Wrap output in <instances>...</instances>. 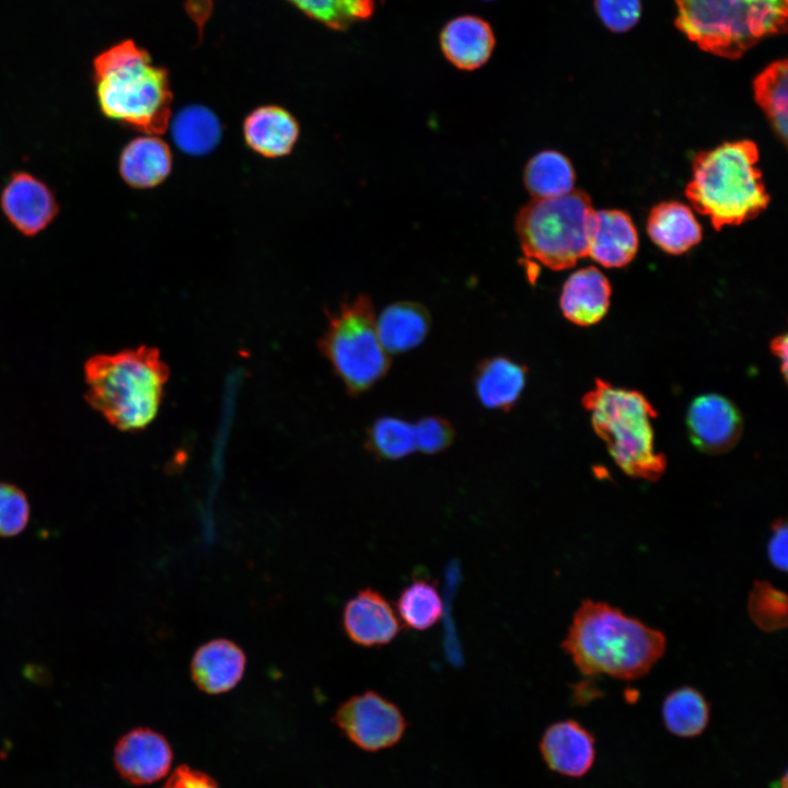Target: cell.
I'll use <instances>...</instances> for the list:
<instances>
[{"label": "cell", "instance_id": "cell-30", "mask_svg": "<svg viewBox=\"0 0 788 788\" xmlns=\"http://www.w3.org/2000/svg\"><path fill=\"white\" fill-rule=\"evenodd\" d=\"M367 447L382 459L404 457L417 450L414 425L396 417L380 418L368 430Z\"/></svg>", "mask_w": 788, "mask_h": 788}, {"label": "cell", "instance_id": "cell-33", "mask_svg": "<svg viewBox=\"0 0 788 788\" xmlns=\"http://www.w3.org/2000/svg\"><path fill=\"white\" fill-rule=\"evenodd\" d=\"M594 5L603 24L615 33L634 27L641 14L640 0H594Z\"/></svg>", "mask_w": 788, "mask_h": 788}, {"label": "cell", "instance_id": "cell-13", "mask_svg": "<svg viewBox=\"0 0 788 788\" xmlns=\"http://www.w3.org/2000/svg\"><path fill=\"white\" fill-rule=\"evenodd\" d=\"M115 766L134 784H150L166 775L172 751L159 733L138 728L125 734L115 748Z\"/></svg>", "mask_w": 788, "mask_h": 788}, {"label": "cell", "instance_id": "cell-21", "mask_svg": "<svg viewBox=\"0 0 788 788\" xmlns=\"http://www.w3.org/2000/svg\"><path fill=\"white\" fill-rule=\"evenodd\" d=\"M475 391L480 403L491 409H510L526 382V368L506 357L484 360L475 374Z\"/></svg>", "mask_w": 788, "mask_h": 788}, {"label": "cell", "instance_id": "cell-9", "mask_svg": "<svg viewBox=\"0 0 788 788\" xmlns=\"http://www.w3.org/2000/svg\"><path fill=\"white\" fill-rule=\"evenodd\" d=\"M334 721L355 744L371 752L394 745L406 728L399 708L373 691L343 703Z\"/></svg>", "mask_w": 788, "mask_h": 788}, {"label": "cell", "instance_id": "cell-8", "mask_svg": "<svg viewBox=\"0 0 788 788\" xmlns=\"http://www.w3.org/2000/svg\"><path fill=\"white\" fill-rule=\"evenodd\" d=\"M320 348L350 394L369 390L390 368L367 296L360 294L328 314Z\"/></svg>", "mask_w": 788, "mask_h": 788}, {"label": "cell", "instance_id": "cell-1", "mask_svg": "<svg viewBox=\"0 0 788 788\" xmlns=\"http://www.w3.org/2000/svg\"><path fill=\"white\" fill-rule=\"evenodd\" d=\"M584 675L635 680L663 656L664 635L605 602L584 600L561 644Z\"/></svg>", "mask_w": 788, "mask_h": 788}, {"label": "cell", "instance_id": "cell-22", "mask_svg": "<svg viewBox=\"0 0 788 788\" xmlns=\"http://www.w3.org/2000/svg\"><path fill=\"white\" fill-rule=\"evenodd\" d=\"M430 327L428 311L415 302H396L385 308L376 320L380 341L385 351L405 352L417 347Z\"/></svg>", "mask_w": 788, "mask_h": 788}, {"label": "cell", "instance_id": "cell-10", "mask_svg": "<svg viewBox=\"0 0 788 788\" xmlns=\"http://www.w3.org/2000/svg\"><path fill=\"white\" fill-rule=\"evenodd\" d=\"M0 206L10 223L26 236L45 230L59 212L53 190L25 171L11 174L2 188Z\"/></svg>", "mask_w": 788, "mask_h": 788}, {"label": "cell", "instance_id": "cell-28", "mask_svg": "<svg viewBox=\"0 0 788 788\" xmlns=\"http://www.w3.org/2000/svg\"><path fill=\"white\" fill-rule=\"evenodd\" d=\"M396 610L408 628L426 630L440 619L443 604L434 583L416 579L401 591Z\"/></svg>", "mask_w": 788, "mask_h": 788}, {"label": "cell", "instance_id": "cell-5", "mask_svg": "<svg viewBox=\"0 0 788 788\" xmlns=\"http://www.w3.org/2000/svg\"><path fill=\"white\" fill-rule=\"evenodd\" d=\"M676 27L714 55L738 59L786 32L788 0H675Z\"/></svg>", "mask_w": 788, "mask_h": 788}, {"label": "cell", "instance_id": "cell-4", "mask_svg": "<svg viewBox=\"0 0 788 788\" xmlns=\"http://www.w3.org/2000/svg\"><path fill=\"white\" fill-rule=\"evenodd\" d=\"M757 161V146L750 140L725 142L695 157L685 195L716 230L741 224L766 209L769 195Z\"/></svg>", "mask_w": 788, "mask_h": 788}, {"label": "cell", "instance_id": "cell-26", "mask_svg": "<svg viewBox=\"0 0 788 788\" xmlns=\"http://www.w3.org/2000/svg\"><path fill=\"white\" fill-rule=\"evenodd\" d=\"M662 718L665 728L674 735L696 737L708 725L709 705L699 691L691 686H682L664 698Z\"/></svg>", "mask_w": 788, "mask_h": 788}, {"label": "cell", "instance_id": "cell-11", "mask_svg": "<svg viewBox=\"0 0 788 788\" xmlns=\"http://www.w3.org/2000/svg\"><path fill=\"white\" fill-rule=\"evenodd\" d=\"M686 426L693 444L710 454L730 450L743 430L738 408L719 394L697 396L688 407Z\"/></svg>", "mask_w": 788, "mask_h": 788}, {"label": "cell", "instance_id": "cell-38", "mask_svg": "<svg viewBox=\"0 0 788 788\" xmlns=\"http://www.w3.org/2000/svg\"><path fill=\"white\" fill-rule=\"evenodd\" d=\"M483 1H493V0H483Z\"/></svg>", "mask_w": 788, "mask_h": 788}, {"label": "cell", "instance_id": "cell-19", "mask_svg": "<svg viewBox=\"0 0 788 788\" xmlns=\"http://www.w3.org/2000/svg\"><path fill=\"white\" fill-rule=\"evenodd\" d=\"M611 286L607 278L595 267H587L571 274L560 296L564 316L581 326L598 323L607 312Z\"/></svg>", "mask_w": 788, "mask_h": 788}, {"label": "cell", "instance_id": "cell-20", "mask_svg": "<svg viewBox=\"0 0 788 788\" xmlns=\"http://www.w3.org/2000/svg\"><path fill=\"white\" fill-rule=\"evenodd\" d=\"M118 170L129 186L138 189L152 188L171 173L172 152L169 144L158 136H140L121 150Z\"/></svg>", "mask_w": 788, "mask_h": 788}, {"label": "cell", "instance_id": "cell-7", "mask_svg": "<svg viewBox=\"0 0 788 788\" xmlns=\"http://www.w3.org/2000/svg\"><path fill=\"white\" fill-rule=\"evenodd\" d=\"M593 211L590 197L578 189L555 198L533 199L515 219L523 253L554 270L572 267L588 256Z\"/></svg>", "mask_w": 788, "mask_h": 788}, {"label": "cell", "instance_id": "cell-2", "mask_svg": "<svg viewBox=\"0 0 788 788\" xmlns=\"http://www.w3.org/2000/svg\"><path fill=\"white\" fill-rule=\"evenodd\" d=\"M95 93L101 112L146 135L166 131L172 117L173 94L169 72L132 39L120 40L92 61Z\"/></svg>", "mask_w": 788, "mask_h": 788}, {"label": "cell", "instance_id": "cell-34", "mask_svg": "<svg viewBox=\"0 0 788 788\" xmlns=\"http://www.w3.org/2000/svg\"><path fill=\"white\" fill-rule=\"evenodd\" d=\"M414 430L416 449L428 454L444 450L454 438L451 424L440 417L422 418L414 425Z\"/></svg>", "mask_w": 788, "mask_h": 788}, {"label": "cell", "instance_id": "cell-25", "mask_svg": "<svg viewBox=\"0 0 788 788\" xmlns=\"http://www.w3.org/2000/svg\"><path fill=\"white\" fill-rule=\"evenodd\" d=\"M172 136L176 146L192 155H202L217 147L221 126L208 108L192 105L181 109L172 123Z\"/></svg>", "mask_w": 788, "mask_h": 788}, {"label": "cell", "instance_id": "cell-18", "mask_svg": "<svg viewBox=\"0 0 788 788\" xmlns=\"http://www.w3.org/2000/svg\"><path fill=\"white\" fill-rule=\"evenodd\" d=\"M247 146L265 158L288 155L300 135L299 123L286 108L265 105L251 112L243 124Z\"/></svg>", "mask_w": 788, "mask_h": 788}, {"label": "cell", "instance_id": "cell-14", "mask_svg": "<svg viewBox=\"0 0 788 788\" xmlns=\"http://www.w3.org/2000/svg\"><path fill=\"white\" fill-rule=\"evenodd\" d=\"M439 44L449 62L461 70H475L490 58L496 37L483 18L464 14L448 21L440 31Z\"/></svg>", "mask_w": 788, "mask_h": 788}, {"label": "cell", "instance_id": "cell-31", "mask_svg": "<svg viewBox=\"0 0 788 788\" xmlns=\"http://www.w3.org/2000/svg\"><path fill=\"white\" fill-rule=\"evenodd\" d=\"M748 613L763 631L784 629L788 622L787 595L766 580H755L748 598Z\"/></svg>", "mask_w": 788, "mask_h": 788}, {"label": "cell", "instance_id": "cell-32", "mask_svg": "<svg viewBox=\"0 0 788 788\" xmlns=\"http://www.w3.org/2000/svg\"><path fill=\"white\" fill-rule=\"evenodd\" d=\"M30 519V503L19 487L0 483V537L19 535Z\"/></svg>", "mask_w": 788, "mask_h": 788}, {"label": "cell", "instance_id": "cell-12", "mask_svg": "<svg viewBox=\"0 0 788 788\" xmlns=\"http://www.w3.org/2000/svg\"><path fill=\"white\" fill-rule=\"evenodd\" d=\"M343 627L351 641L367 648L391 642L401 629L392 605L370 588L360 590L346 603Z\"/></svg>", "mask_w": 788, "mask_h": 788}, {"label": "cell", "instance_id": "cell-3", "mask_svg": "<svg viewBox=\"0 0 788 788\" xmlns=\"http://www.w3.org/2000/svg\"><path fill=\"white\" fill-rule=\"evenodd\" d=\"M83 371L86 403L116 429L139 431L157 417L169 379L158 349L140 346L94 355Z\"/></svg>", "mask_w": 788, "mask_h": 788}, {"label": "cell", "instance_id": "cell-24", "mask_svg": "<svg viewBox=\"0 0 788 788\" xmlns=\"http://www.w3.org/2000/svg\"><path fill=\"white\" fill-rule=\"evenodd\" d=\"M524 184L533 199L555 198L573 189L575 172L564 154L545 150L528 162Z\"/></svg>", "mask_w": 788, "mask_h": 788}, {"label": "cell", "instance_id": "cell-17", "mask_svg": "<svg viewBox=\"0 0 788 788\" xmlns=\"http://www.w3.org/2000/svg\"><path fill=\"white\" fill-rule=\"evenodd\" d=\"M635 225L623 211H593L589 228L588 255L604 267H622L636 255Z\"/></svg>", "mask_w": 788, "mask_h": 788}, {"label": "cell", "instance_id": "cell-36", "mask_svg": "<svg viewBox=\"0 0 788 788\" xmlns=\"http://www.w3.org/2000/svg\"><path fill=\"white\" fill-rule=\"evenodd\" d=\"M164 788H218L216 783L206 774L179 766L171 775Z\"/></svg>", "mask_w": 788, "mask_h": 788}, {"label": "cell", "instance_id": "cell-27", "mask_svg": "<svg viewBox=\"0 0 788 788\" xmlns=\"http://www.w3.org/2000/svg\"><path fill=\"white\" fill-rule=\"evenodd\" d=\"M787 71V60H776L753 81L754 99L785 144L788 130Z\"/></svg>", "mask_w": 788, "mask_h": 788}, {"label": "cell", "instance_id": "cell-15", "mask_svg": "<svg viewBox=\"0 0 788 788\" xmlns=\"http://www.w3.org/2000/svg\"><path fill=\"white\" fill-rule=\"evenodd\" d=\"M245 668L246 656L239 645L230 639L215 638L195 651L190 674L200 691L222 694L237 685Z\"/></svg>", "mask_w": 788, "mask_h": 788}, {"label": "cell", "instance_id": "cell-16", "mask_svg": "<svg viewBox=\"0 0 788 788\" xmlns=\"http://www.w3.org/2000/svg\"><path fill=\"white\" fill-rule=\"evenodd\" d=\"M540 749L552 770L570 777L588 773L595 756L592 734L573 720L549 726L542 737Z\"/></svg>", "mask_w": 788, "mask_h": 788}, {"label": "cell", "instance_id": "cell-23", "mask_svg": "<svg viewBox=\"0 0 788 788\" xmlns=\"http://www.w3.org/2000/svg\"><path fill=\"white\" fill-rule=\"evenodd\" d=\"M647 231L663 251L679 255L702 240V229L692 210L677 201L654 206L648 217Z\"/></svg>", "mask_w": 788, "mask_h": 788}, {"label": "cell", "instance_id": "cell-37", "mask_svg": "<svg viewBox=\"0 0 788 788\" xmlns=\"http://www.w3.org/2000/svg\"><path fill=\"white\" fill-rule=\"evenodd\" d=\"M787 343L786 335L777 336L770 343L772 351L781 360V370L785 378L787 375Z\"/></svg>", "mask_w": 788, "mask_h": 788}, {"label": "cell", "instance_id": "cell-6", "mask_svg": "<svg viewBox=\"0 0 788 788\" xmlns=\"http://www.w3.org/2000/svg\"><path fill=\"white\" fill-rule=\"evenodd\" d=\"M596 434L617 466L636 478L657 480L665 457L654 451L652 419L657 412L639 392L615 387L596 379L582 399Z\"/></svg>", "mask_w": 788, "mask_h": 788}, {"label": "cell", "instance_id": "cell-29", "mask_svg": "<svg viewBox=\"0 0 788 788\" xmlns=\"http://www.w3.org/2000/svg\"><path fill=\"white\" fill-rule=\"evenodd\" d=\"M309 18L334 30H345L367 20L374 11V0H287Z\"/></svg>", "mask_w": 788, "mask_h": 788}, {"label": "cell", "instance_id": "cell-35", "mask_svg": "<svg viewBox=\"0 0 788 788\" xmlns=\"http://www.w3.org/2000/svg\"><path fill=\"white\" fill-rule=\"evenodd\" d=\"M767 556L777 570H787V523L785 520L778 519L773 523L772 535L767 543Z\"/></svg>", "mask_w": 788, "mask_h": 788}]
</instances>
